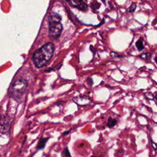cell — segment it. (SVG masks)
Returning <instances> with one entry per match:
<instances>
[{"instance_id": "6da1fadb", "label": "cell", "mask_w": 157, "mask_h": 157, "mask_svg": "<svg viewBox=\"0 0 157 157\" xmlns=\"http://www.w3.org/2000/svg\"><path fill=\"white\" fill-rule=\"evenodd\" d=\"M55 47L52 43L48 42L37 50L33 54V60L37 67L44 66L51 59Z\"/></svg>"}, {"instance_id": "7a4b0ae2", "label": "cell", "mask_w": 157, "mask_h": 157, "mask_svg": "<svg viewBox=\"0 0 157 157\" xmlns=\"http://www.w3.org/2000/svg\"><path fill=\"white\" fill-rule=\"evenodd\" d=\"M61 17L58 14L52 13L49 17V36L53 39H58L62 31L63 26L60 23Z\"/></svg>"}, {"instance_id": "3957f363", "label": "cell", "mask_w": 157, "mask_h": 157, "mask_svg": "<svg viewBox=\"0 0 157 157\" xmlns=\"http://www.w3.org/2000/svg\"><path fill=\"white\" fill-rule=\"evenodd\" d=\"M27 85V82L23 78H18L15 80L10 89L12 96L15 99L21 98L26 90Z\"/></svg>"}, {"instance_id": "277c9868", "label": "cell", "mask_w": 157, "mask_h": 157, "mask_svg": "<svg viewBox=\"0 0 157 157\" xmlns=\"http://www.w3.org/2000/svg\"><path fill=\"white\" fill-rule=\"evenodd\" d=\"M11 124L12 120L9 116L0 115V134H7L10 129Z\"/></svg>"}, {"instance_id": "5b68a950", "label": "cell", "mask_w": 157, "mask_h": 157, "mask_svg": "<svg viewBox=\"0 0 157 157\" xmlns=\"http://www.w3.org/2000/svg\"><path fill=\"white\" fill-rule=\"evenodd\" d=\"M72 3H75V4H74L72 6H74L75 7H77V8H78L79 9L82 10H86L87 9V5L83 2V1H71Z\"/></svg>"}, {"instance_id": "8992f818", "label": "cell", "mask_w": 157, "mask_h": 157, "mask_svg": "<svg viewBox=\"0 0 157 157\" xmlns=\"http://www.w3.org/2000/svg\"><path fill=\"white\" fill-rule=\"evenodd\" d=\"M48 139V137H45V138H42L41 139L39 143H38V145H37V149L38 150H41V149H43L45 145V144L46 142H47Z\"/></svg>"}, {"instance_id": "52a82bcc", "label": "cell", "mask_w": 157, "mask_h": 157, "mask_svg": "<svg viewBox=\"0 0 157 157\" xmlns=\"http://www.w3.org/2000/svg\"><path fill=\"white\" fill-rule=\"evenodd\" d=\"M117 123V121L116 119L112 118L111 117L109 118L108 121H107V126L109 128H112V127L114 126L115 125H116Z\"/></svg>"}, {"instance_id": "ba28073f", "label": "cell", "mask_w": 157, "mask_h": 157, "mask_svg": "<svg viewBox=\"0 0 157 157\" xmlns=\"http://www.w3.org/2000/svg\"><path fill=\"white\" fill-rule=\"evenodd\" d=\"M136 47L137 48L139 51H142L144 49V46L142 40H139L136 42Z\"/></svg>"}, {"instance_id": "9c48e42d", "label": "cell", "mask_w": 157, "mask_h": 157, "mask_svg": "<svg viewBox=\"0 0 157 157\" xmlns=\"http://www.w3.org/2000/svg\"><path fill=\"white\" fill-rule=\"evenodd\" d=\"M136 7H137V6H136V4L135 2L132 3V4H131V6L129 7V8L128 9V12H134V11L136 10Z\"/></svg>"}, {"instance_id": "30bf717a", "label": "cell", "mask_w": 157, "mask_h": 157, "mask_svg": "<svg viewBox=\"0 0 157 157\" xmlns=\"http://www.w3.org/2000/svg\"><path fill=\"white\" fill-rule=\"evenodd\" d=\"M65 154H66V157H71L70 153H69V151L67 148L65 149Z\"/></svg>"}, {"instance_id": "8fae6325", "label": "cell", "mask_w": 157, "mask_h": 157, "mask_svg": "<svg viewBox=\"0 0 157 157\" xmlns=\"http://www.w3.org/2000/svg\"><path fill=\"white\" fill-rule=\"evenodd\" d=\"M144 55H145V59H149L151 57V55L149 53H144Z\"/></svg>"}, {"instance_id": "7c38bea8", "label": "cell", "mask_w": 157, "mask_h": 157, "mask_svg": "<svg viewBox=\"0 0 157 157\" xmlns=\"http://www.w3.org/2000/svg\"><path fill=\"white\" fill-rule=\"evenodd\" d=\"M152 144H153V146L154 147V148H155V149H156V148H157V145H156V144L153 143V142L152 143Z\"/></svg>"}, {"instance_id": "4fadbf2b", "label": "cell", "mask_w": 157, "mask_h": 157, "mask_svg": "<svg viewBox=\"0 0 157 157\" xmlns=\"http://www.w3.org/2000/svg\"><path fill=\"white\" fill-rule=\"evenodd\" d=\"M155 61H156V64H157V57H155Z\"/></svg>"}, {"instance_id": "5bb4252c", "label": "cell", "mask_w": 157, "mask_h": 157, "mask_svg": "<svg viewBox=\"0 0 157 157\" xmlns=\"http://www.w3.org/2000/svg\"><path fill=\"white\" fill-rule=\"evenodd\" d=\"M0 157H1V156H0Z\"/></svg>"}]
</instances>
